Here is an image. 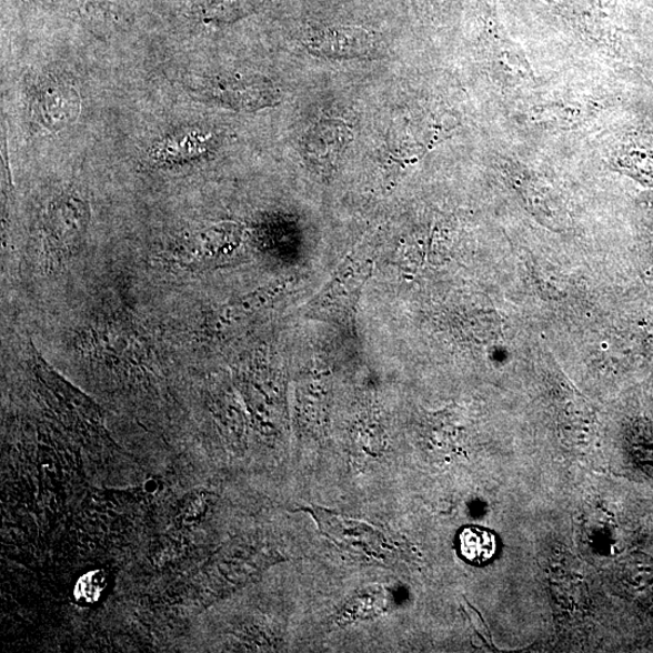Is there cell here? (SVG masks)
Wrapping results in <instances>:
<instances>
[{
    "label": "cell",
    "instance_id": "1",
    "mask_svg": "<svg viewBox=\"0 0 653 653\" xmlns=\"http://www.w3.org/2000/svg\"><path fill=\"white\" fill-rule=\"evenodd\" d=\"M197 99L214 102L239 112L260 111L280 103V91L261 76H217L189 88Z\"/></svg>",
    "mask_w": 653,
    "mask_h": 653
},
{
    "label": "cell",
    "instance_id": "6",
    "mask_svg": "<svg viewBox=\"0 0 653 653\" xmlns=\"http://www.w3.org/2000/svg\"><path fill=\"white\" fill-rule=\"evenodd\" d=\"M462 556L474 565L488 563L496 553V539L492 532L480 526H468L459 534Z\"/></svg>",
    "mask_w": 653,
    "mask_h": 653
},
{
    "label": "cell",
    "instance_id": "5",
    "mask_svg": "<svg viewBox=\"0 0 653 653\" xmlns=\"http://www.w3.org/2000/svg\"><path fill=\"white\" fill-rule=\"evenodd\" d=\"M351 133L344 122L326 120L320 122L307 135L304 149L312 161L333 165L351 141Z\"/></svg>",
    "mask_w": 653,
    "mask_h": 653
},
{
    "label": "cell",
    "instance_id": "4",
    "mask_svg": "<svg viewBox=\"0 0 653 653\" xmlns=\"http://www.w3.org/2000/svg\"><path fill=\"white\" fill-rule=\"evenodd\" d=\"M33 109L42 124L50 130L64 128L79 113V99L74 89L48 81L34 99Z\"/></svg>",
    "mask_w": 653,
    "mask_h": 653
},
{
    "label": "cell",
    "instance_id": "2",
    "mask_svg": "<svg viewBox=\"0 0 653 653\" xmlns=\"http://www.w3.org/2000/svg\"><path fill=\"white\" fill-rule=\"evenodd\" d=\"M89 222L88 202L70 190L54 200L46 221L47 249L53 261L72 254L83 239Z\"/></svg>",
    "mask_w": 653,
    "mask_h": 653
},
{
    "label": "cell",
    "instance_id": "3",
    "mask_svg": "<svg viewBox=\"0 0 653 653\" xmlns=\"http://www.w3.org/2000/svg\"><path fill=\"white\" fill-rule=\"evenodd\" d=\"M379 44L371 33L359 29L324 31L308 42V49L317 57L333 60L372 58Z\"/></svg>",
    "mask_w": 653,
    "mask_h": 653
}]
</instances>
